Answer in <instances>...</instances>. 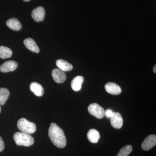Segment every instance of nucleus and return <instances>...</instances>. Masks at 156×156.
Here are the masks:
<instances>
[{"mask_svg":"<svg viewBox=\"0 0 156 156\" xmlns=\"http://www.w3.org/2000/svg\"><path fill=\"white\" fill-rule=\"evenodd\" d=\"M49 136L53 144L57 147L63 148L66 145L64 131L56 124L52 123L49 129Z\"/></svg>","mask_w":156,"mask_h":156,"instance_id":"obj_1","label":"nucleus"},{"mask_svg":"<svg viewBox=\"0 0 156 156\" xmlns=\"http://www.w3.org/2000/svg\"><path fill=\"white\" fill-rule=\"evenodd\" d=\"M14 139L18 146L30 147L34 144V140L30 134H26L22 132H17L14 134Z\"/></svg>","mask_w":156,"mask_h":156,"instance_id":"obj_2","label":"nucleus"},{"mask_svg":"<svg viewBox=\"0 0 156 156\" xmlns=\"http://www.w3.org/2000/svg\"><path fill=\"white\" fill-rule=\"evenodd\" d=\"M17 126L20 131L27 134H32L36 131L35 124L24 118H21L17 122Z\"/></svg>","mask_w":156,"mask_h":156,"instance_id":"obj_3","label":"nucleus"},{"mask_svg":"<svg viewBox=\"0 0 156 156\" xmlns=\"http://www.w3.org/2000/svg\"><path fill=\"white\" fill-rule=\"evenodd\" d=\"M89 112L97 119H101L105 115L104 109L97 103H92L88 108Z\"/></svg>","mask_w":156,"mask_h":156,"instance_id":"obj_4","label":"nucleus"},{"mask_svg":"<svg viewBox=\"0 0 156 156\" xmlns=\"http://www.w3.org/2000/svg\"><path fill=\"white\" fill-rule=\"evenodd\" d=\"M156 144V136L155 134L149 135L144 140L141 144V147L144 151L150 150Z\"/></svg>","mask_w":156,"mask_h":156,"instance_id":"obj_5","label":"nucleus"},{"mask_svg":"<svg viewBox=\"0 0 156 156\" xmlns=\"http://www.w3.org/2000/svg\"><path fill=\"white\" fill-rule=\"evenodd\" d=\"M111 124L115 128L120 129L122 127L123 120L122 115L119 112H113L110 118Z\"/></svg>","mask_w":156,"mask_h":156,"instance_id":"obj_6","label":"nucleus"},{"mask_svg":"<svg viewBox=\"0 0 156 156\" xmlns=\"http://www.w3.org/2000/svg\"><path fill=\"white\" fill-rule=\"evenodd\" d=\"M18 66V63L16 61L9 60L6 61L0 66V71L2 73H8L15 70Z\"/></svg>","mask_w":156,"mask_h":156,"instance_id":"obj_7","label":"nucleus"},{"mask_svg":"<svg viewBox=\"0 0 156 156\" xmlns=\"http://www.w3.org/2000/svg\"><path fill=\"white\" fill-rule=\"evenodd\" d=\"M45 15V9L43 7H37L32 12L31 16L35 21L40 22L44 20Z\"/></svg>","mask_w":156,"mask_h":156,"instance_id":"obj_8","label":"nucleus"},{"mask_svg":"<svg viewBox=\"0 0 156 156\" xmlns=\"http://www.w3.org/2000/svg\"><path fill=\"white\" fill-rule=\"evenodd\" d=\"M53 80L57 83H62L66 80V76L64 72L58 69H54L52 72Z\"/></svg>","mask_w":156,"mask_h":156,"instance_id":"obj_9","label":"nucleus"},{"mask_svg":"<svg viewBox=\"0 0 156 156\" xmlns=\"http://www.w3.org/2000/svg\"><path fill=\"white\" fill-rule=\"evenodd\" d=\"M105 87L106 92L112 95H119L122 92V89L121 87L114 83L110 82L107 83L105 85Z\"/></svg>","mask_w":156,"mask_h":156,"instance_id":"obj_10","label":"nucleus"},{"mask_svg":"<svg viewBox=\"0 0 156 156\" xmlns=\"http://www.w3.org/2000/svg\"><path fill=\"white\" fill-rule=\"evenodd\" d=\"M24 44L29 50L34 53H39L40 49L33 39L31 38L26 39L23 41Z\"/></svg>","mask_w":156,"mask_h":156,"instance_id":"obj_11","label":"nucleus"},{"mask_svg":"<svg viewBox=\"0 0 156 156\" xmlns=\"http://www.w3.org/2000/svg\"><path fill=\"white\" fill-rule=\"evenodd\" d=\"M30 89L31 91L33 92L34 94L37 96L41 97L44 94V89L43 87L36 82H33L30 84Z\"/></svg>","mask_w":156,"mask_h":156,"instance_id":"obj_12","label":"nucleus"},{"mask_svg":"<svg viewBox=\"0 0 156 156\" xmlns=\"http://www.w3.org/2000/svg\"><path fill=\"white\" fill-rule=\"evenodd\" d=\"M6 24L9 28L14 31L20 30L22 27L20 22L18 19L15 18L8 20L6 22Z\"/></svg>","mask_w":156,"mask_h":156,"instance_id":"obj_13","label":"nucleus"},{"mask_svg":"<svg viewBox=\"0 0 156 156\" xmlns=\"http://www.w3.org/2000/svg\"><path fill=\"white\" fill-rule=\"evenodd\" d=\"M84 79L83 76H78L73 79L71 83V86L74 91H80L82 88V85L84 82Z\"/></svg>","mask_w":156,"mask_h":156,"instance_id":"obj_14","label":"nucleus"},{"mask_svg":"<svg viewBox=\"0 0 156 156\" xmlns=\"http://www.w3.org/2000/svg\"><path fill=\"white\" fill-rule=\"evenodd\" d=\"M56 65L59 69L63 72L69 71L73 68L72 65L63 59H58L56 62Z\"/></svg>","mask_w":156,"mask_h":156,"instance_id":"obj_15","label":"nucleus"},{"mask_svg":"<svg viewBox=\"0 0 156 156\" xmlns=\"http://www.w3.org/2000/svg\"><path fill=\"white\" fill-rule=\"evenodd\" d=\"M100 136L99 132L95 129H90L87 133V138L92 143H97L99 140Z\"/></svg>","mask_w":156,"mask_h":156,"instance_id":"obj_16","label":"nucleus"},{"mask_svg":"<svg viewBox=\"0 0 156 156\" xmlns=\"http://www.w3.org/2000/svg\"><path fill=\"white\" fill-rule=\"evenodd\" d=\"M10 92L9 90L6 88H0V104L1 105H3L5 104L6 101L8 100Z\"/></svg>","mask_w":156,"mask_h":156,"instance_id":"obj_17","label":"nucleus"},{"mask_svg":"<svg viewBox=\"0 0 156 156\" xmlns=\"http://www.w3.org/2000/svg\"><path fill=\"white\" fill-rule=\"evenodd\" d=\"M12 55V50L10 48L5 47H0V58L2 59L10 58Z\"/></svg>","mask_w":156,"mask_h":156,"instance_id":"obj_18","label":"nucleus"},{"mask_svg":"<svg viewBox=\"0 0 156 156\" xmlns=\"http://www.w3.org/2000/svg\"><path fill=\"white\" fill-rule=\"evenodd\" d=\"M133 147L131 145H128L122 148L117 156H128L132 151Z\"/></svg>","mask_w":156,"mask_h":156,"instance_id":"obj_19","label":"nucleus"},{"mask_svg":"<svg viewBox=\"0 0 156 156\" xmlns=\"http://www.w3.org/2000/svg\"><path fill=\"white\" fill-rule=\"evenodd\" d=\"M5 147V143L3 141L2 137L0 136V152L4 150Z\"/></svg>","mask_w":156,"mask_h":156,"instance_id":"obj_20","label":"nucleus"},{"mask_svg":"<svg viewBox=\"0 0 156 156\" xmlns=\"http://www.w3.org/2000/svg\"><path fill=\"white\" fill-rule=\"evenodd\" d=\"M113 112L110 109L107 110L105 112V115L107 118H110L112 115H113Z\"/></svg>","mask_w":156,"mask_h":156,"instance_id":"obj_21","label":"nucleus"},{"mask_svg":"<svg viewBox=\"0 0 156 156\" xmlns=\"http://www.w3.org/2000/svg\"><path fill=\"white\" fill-rule=\"evenodd\" d=\"M153 72L155 73H156V65H155L153 68Z\"/></svg>","mask_w":156,"mask_h":156,"instance_id":"obj_22","label":"nucleus"},{"mask_svg":"<svg viewBox=\"0 0 156 156\" xmlns=\"http://www.w3.org/2000/svg\"><path fill=\"white\" fill-rule=\"evenodd\" d=\"M23 1H24V2H29V1H30V0H23Z\"/></svg>","mask_w":156,"mask_h":156,"instance_id":"obj_23","label":"nucleus"},{"mask_svg":"<svg viewBox=\"0 0 156 156\" xmlns=\"http://www.w3.org/2000/svg\"><path fill=\"white\" fill-rule=\"evenodd\" d=\"M1 112V104H0V113Z\"/></svg>","mask_w":156,"mask_h":156,"instance_id":"obj_24","label":"nucleus"}]
</instances>
